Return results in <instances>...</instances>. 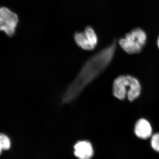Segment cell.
<instances>
[{"label": "cell", "instance_id": "6da1fadb", "mask_svg": "<svg viewBox=\"0 0 159 159\" xmlns=\"http://www.w3.org/2000/svg\"><path fill=\"white\" fill-rule=\"evenodd\" d=\"M116 48V43L114 42L89 58L62 95V104L74 101L89 84L105 70L113 59Z\"/></svg>", "mask_w": 159, "mask_h": 159}, {"label": "cell", "instance_id": "7a4b0ae2", "mask_svg": "<svg viewBox=\"0 0 159 159\" xmlns=\"http://www.w3.org/2000/svg\"><path fill=\"white\" fill-rule=\"evenodd\" d=\"M142 86L139 80L129 75L119 76L113 84V94L119 100L126 97L129 101H133L141 95Z\"/></svg>", "mask_w": 159, "mask_h": 159}, {"label": "cell", "instance_id": "3957f363", "mask_svg": "<svg viewBox=\"0 0 159 159\" xmlns=\"http://www.w3.org/2000/svg\"><path fill=\"white\" fill-rule=\"evenodd\" d=\"M147 39L145 31L142 29H137L125 35V37L121 39L119 44L123 51L128 54H138L144 48Z\"/></svg>", "mask_w": 159, "mask_h": 159}, {"label": "cell", "instance_id": "277c9868", "mask_svg": "<svg viewBox=\"0 0 159 159\" xmlns=\"http://www.w3.org/2000/svg\"><path fill=\"white\" fill-rule=\"evenodd\" d=\"M18 23L17 15L6 7H0V31L9 36L14 35Z\"/></svg>", "mask_w": 159, "mask_h": 159}, {"label": "cell", "instance_id": "5b68a950", "mask_svg": "<svg viewBox=\"0 0 159 159\" xmlns=\"http://www.w3.org/2000/svg\"><path fill=\"white\" fill-rule=\"evenodd\" d=\"M134 132L138 138L145 140L152 136V126L148 120L144 118H141L136 122Z\"/></svg>", "mask_w": 159, "mask_h": 159}, {"label": "cell", "instance_id": "8992f818", "mask_svg": "<svg viewBox=\"0 0 159 159\" xmlns=\"http://www.w3.org/2000/svg\"><path fill=\"white\" fill-rule=\"evenodd\" d=\"M74 150L75 156L79 159H91L93 155V148L88 141L77 142L74 145Z\"/></svg>", "mask_w": 159, "mask_h": 159}, {"label": "cell", "instance_id": "52a82bcc", "mask_svg": "<svg viewBox=\"0 0 159 159\" xmlns=\"http://www.w3.org/2000/svg\"><path fill=\"white\" fill-rule=\"evenodd\" d=\"M74 40L78 47L85 51H92L96 47L93 46L87 38L84 32H77L74 34Z\"/></svg>", "mask_w": 159, "mask_h": 159}, {"label": "cell", "instance_id": "ba28073f", "mask_svg": "<svg viewBox=\"0 0 159 159\" xmlns=\"http://www.w3.org/2000/svg\"><path fill=\"white\" fill-rule=\"evenodd\" d=\"M84 33L89 42L96 47L98 44V38L93 29L90 26H88L86 28Z\"/></svg>", "mask_w": 159, "mask_h": 159}, {"label": "cell", "instance_id": "9c48e42d", "mask_svg": "<svg viewBox=\"0 0 159 159\" xmlns=\"http://www.w3.org/2000/svg\"><path fill=\"white\" fill-rule=\"evenodd\" d=\"M11 142L9 137L4 134H0V155L3 150H7L11 147Z\"/></svg>", "mask_w": 159, "mask_h": 159}, {"label": "cell", "instance_id": "30bf717a", "mask_svg": "<svg viewBox=\"0 0 159 159\" xmlns=\"http://www.w3.org/2000/svg\"><path fill=\"white\" fill-rule=\"evenodd\" d=\"M150 145L155 151L159 152V132L154 134L151 137Z\"/></svg>", "mask_w": 159, "mask_h": 159}, {"label": "cell", "instance_id": "8fae6325", "mask_svg": "<svg viewBox=\"0 0 159 159\" xmlns=\"http://www.w3.org/2000/svg\"><path fill=\"white\" fill-rule=\"evenodd\" d=\"M157 44L158 48L159 49V37L158 39L157 42Z\"/></svg>", "mask_w": 159, "mask_h": 159}]
</instances>
